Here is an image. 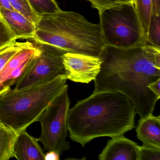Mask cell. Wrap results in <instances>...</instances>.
Here are the masks:
<instances>
[{
	"instance_id": "8fae6325",
	"label": "cell",
	"mask_w": 160,
	"mask_h": 160,
	"mask_svg": "<svg viewBox=\"0 0 160 160\" xmlns=\"http://www.w3.org/2000/svg\"><path fill=\"white\" fill-rule=\"evenodd\" d=\"M0 18L16 40H32L36 29L35 24L15 10L0 8Z\"/></svg>"
},
{
	"instance_id": "d4e9b609",
	"label": "cell",
	"mask_w": 160,
	"mask_h": 160,
	"mask_svg": "<svg viewBox=\"0 0 160 160\" xmlns=\"http://www.w3.org/2000/svg\"><path fill=\"white\" fill-rule=\"evenodd\" d=\"M152 13L157 16H160V0H152Z\"/></svg>"
},
{
	"instance_id": "277c9868",
	"label": "cell",
	"mask_w": 160,
	"mask_h": 160,
	"mask_svg": "<svg viewBox=\"0 0 160 160\" xmlns=\"http://www.w3.org/2000/svg\"><path fill=\"white\" fill-rule=\"evenodd\" d=\"M66 75L53 80L20 89H11L0 96V122L17 133L35 122L62 92Z\"/></svg>"
},
{
	"instance_id": "7a4b0ae2",
	"label": "cell",
	"mask_w": 160,
	"mask_h": 160,
	"mask_svg": "<svg viewBox=\"0 0 160 160\" xmlns=\"http://www.w3.org/2000/svg\"><path fill=\"white\" fill-rule=\"evenodd\" d=\"M135 108L120 92H93L69 109L67 128L71 140L84 147L102 137L123 135L135 127Z\"/></svg>"
},
{
	"instance_id": "e0dca14e",
	"label": "cell",
	"mask_w": 160,
	"mask_h": 160,
	"mask_svg": "<svg viewBox=\"0 0 160 160\" xmlns=\"http://www.w3.org/2000/svg\"><path fill=\"white\" fill-rule=\"evenodd\" d=\"M146 38L149 44L160 48V16L152 13Z\"/></svg>"
},
{
	"instance_id": "ba28073f",
	"label": "cell",
	"mask_w": 160,
	"mask_h": 160,
	"mask_svg": "<svg viewBox=\"0 0 160 160\" xmlns=\"http://www.w3.org/2000/svg\"><path fill=\"white\" fill-rule=\"evenodd\" d=\"M62 61L67 79L86 84L97 77L102 62L100 57L71 52L63 54Z\"/></svg>"
},
{
	"instance_id": "603a6c76",
	"label": "cell",
	"mask_w": 160,
	"mask_h": 160,
	"mask_svg": "<svg viewBox=\"0 0 160 160\" xmlns=\"http://www.w3.org/2000/svg\"><path fill=\"white\" fill-rule=\"evenodd\" d=\"M149 89L158 97L160 98V78L156 81L150 83L148 86Z\"/></svg>"
},
{
	"instance_id": "9c48e42d",
	"label": "cell",
	"mask_w": 160,
	"mask_h": 160,
	"mask_svg": "<svg viewBox=\"0 0 160 160\" xmlns=\"http://www.w3.org/2000/svg\"><path fill=\"white\" fill-rule=\"evenodd\" d=\"M38 48L29 42L25 47L14 55L0 72V96L10 91L28 67Z\"/></svg>"
},
{
	"instance_id": "3957f363",
	"label": "cell",
	"mask_w": 160,
	"mask_h": 160,
	"mask_svg": "<svg viewBox=\"0 0 160 160\" xmlns=\"http://www.w3.org/2000/svg\"><path fill=\"white\" fill-rule=\"evenodd\" d=\"M32 41L68 52L99 57L106 46L99 24L74 12L62 10L42 16L35 24Z\"/></svg>"
},
{
	"instance_id": "9a60e30c",
	"label": "cell",
	"mask_w": 160,
	"mask_h": 160,
	"mask_svg": "<svg viewBox=\"0 0 160 160\" xmlns=\"http://www.w3.org/2000/svg\"><path fill=\"white\" fill-rule=\"evenodd\" d=\"M134 2L146 36L152 14V0H134Z\"/></svg>"
},
{
	"instance_id": "8992f818",
	"label": "cell",
	"mask_w": 160,
	"mask_h": 160,
	"mask_svg": "<svg viewBox=\"0 0 160 160\" xmlns=\"http://www.w3.org/2000/svg\"><path fill=\"white\" fill-rule=\"evenodd\" d=\"M70 105L68 86L66 85L38 118L41 132L38 140L42 144L45 150L56 151L60 155L71 148L70 143L66 141Z\"/></svg>"
},
{
	"instance_id": "2e32d148",
	"label": "cell",
	"mask_w": 160,
	"mask_h": 160,
	"mask_svg": "<svg viewBox=\"0 0 160 160\" xmlns=\"http://www.w3.org/2000/svg\"><path fill=\"white\" fill-rule=\"evenodd\" d=\"M28 1L39 18L61 10L55 0H28Z\"/></svg>"
},
{
	"instance_id": "ac0fdd59",
	"label": "cell",
	"mask_w": 160,
	"mask_h": 160,
	"mask_svg": "<svg viewBox=\"0 0 160 160\" xmlns=\"http://www.w3.org/2000/svg\"><path fill=\"white\" fill-rule=\"evenodd\" d=\"M14 10L25 16L32 22L36 24L39 17L34 13L28 0H9Z\"/></svg>"
},
{
	"instance_id": "4316f807",
	"label": "cell",
	"mask_w": 160,
	"mask_h": 160,
	"mask_svg": "<svg viewBox=\"0 0 160 160\" xmlns=\"http://www.w3.org/2000/svg\"><path fill=\"white\" fill-rule=\"evenodd\" d=\"M119 3H128V2H134L133 0H118Z\"/></svg>"
},
{
	"instance_id": "d6986e66",
	"label": "cell",
	"mask_w": 160,
	"mask_h": 160,
	"mask_svg": "<svg viewBox=\"0 0 160 160\" xmlns=\"http://www.w3.org/2000/svg\"><path fill=\"white\" fill-rule=\"evenodd\" d=\"M28 42V41L25 42H16L12 45L0 50V72L9 60L20 49L25 47Z\"/></svg>"
},
{
	"instance_id": "83f0119b",
	"label": "cell",
	"mask_w": 160,
	"mask_h": 160,
	"mask_svg": "<svg viewBox=\"0 0 160 160\" xmlns=\"http://www.w3.org/2000/svg\"><path fill=\"white\" fill-rule=\"evenodd\" d=\"M133 1H134V0H133Z\"/></svg>"
},
{
	"instance_id": "ffe728a7",
	"label": "cell",
	"mask_w": 160,
	"mask_h": 160,
	"mask_svg": "<svg viewBox=\"0 0 160 160\" xmlns=\"http://www.w3.org/2000/svg\"><path fill=\"white\" fill-rule=\"evenodd\" d=\"M16 41L15 37L0 18V50L12 45Z\"/></svg>"
},
{
	"instance_id": "4fadbf2b",
	"label": "cell",
	"mask_w": 160,
	"mask_h": 160,
	"mask_svg": "<svg viewBox=\"0 0 160 160\" xmlns=\"http://www.w3.org/2000/svg\"><path fill=\"white\" fill-rule=\"evenodd\" d=\"M137 137L143 145L160 149V116L150 114L140 119L136 128Z\"/></svg>"
},
{
	"instance_id": "52a82bcc",
	"label": "cell",
	"mask_w": 160,
	"mask_h": 160,
	"mask_svg": "<svg viewBox=\"0 0 160 160\" xmlns=\"http://www.w3.org/2000/svg\"><path fill=\"white\" fill-rule=\"evenodd\" d=\"M33 43L38 50L29 66L16 83L14 89L42 84L66 75L62 56L68 51L47 44Z\"/></svg>"
},
{
	"instance_id": "5b68a950",
	"label": "cell",
	"mask_w": 160,
	"mask_h": 160,
	"mask_svg": "<svg viewBox=\"0 0 160 160\" xmlns=\"http://www.w3.org/2000/svg\"><path fill=\"white\" fill-rule=\"evenodd\" d=\"M99 14V25L106 45L127 48L147 42L133 2L118 4Z\"/></svg>"
},
{
	"instance_id": "7402d4cb",
	"label": "cell",
	"mask_w": 160,
	"mask_h": 160,
	"mask_svg": "<svg viewBox=\"0 0 160 160\" xmlns=\"http://www.w3.org/2000/svg\"><path fill=\"white\" fill-rule=\"evenodd\" d=\"M91 4V7L97 9L99 13L108 8L118 4V0H88Z\"/></svg>"
},
{
	"instance_id": "6da1fadb",
	"label": "cell",
	"mask_w": 160,
	"mask_h": 160,
	"mask_svg": "<svg viewBox=\"0 0 160 160\" xmlns=\"http://www.w3.org/2000/svg\"><path fill=\"white\" fill-rule=\"evenodd\" d=\"M99 57L102 62L93 92L124 94L140 119L152 114L160 99L148 86L160 78V48L147 42L127 48L106 45Z\"/></svg>"
},
{
	"instance_id": "7c38bea8",
	"label": "cell",
	"mask_w": 160,
	"mask_h": 160,
	"mask_svg": "<svg viewBox=\"0 0 160 160\" xmlns=\"http://www.w3.org/2000/svg\"><path fill=\"white\" fill-rule=\"evenodd\" d=\"M35 138L26 130L18 134L13 147L14 156L18 160H44L45 153Z\"/></svg>"
},
{
	"instance_id": "30bf717a",
	"label": "cell",
	"mask_w": 160,
	"mask_h": 160,
	"mask_svg": "<svg viewBox=\"0 0 160 160\" xmlns=\"http://www.w3.org/2000/svg\"><path fill=\"white\" fill-rule=\"evenodd\" d=\"M138 145L123 135L108 140L98 156L100 160H138Z\"/></svg>"
},
{
	"instance_id": "5bb4252c",
	"label": "cell",
	"mask_w": 160,
	"mask_h": 160,
	"mask_svg": "<svg viewBox=\"0 0 160 160\" xmlns=\"http://www.w3.org/2000/svg\"><path fill=\"white\" fill-rule=\"evenodd\" d=\"M18 134L0 122V160H9L14 157L13 147Z\"/></svg>"
},
{
	"instance_id": "484cf974",
	"label": "cell",
	"mask_w": 160,
	"mask_h": 160,
	"mask_svg": "<svg viewBox=\"0 0 160 160\" xmlns=\"http://www.w3.org/2000/svg\"><path fill=\"white\" fill-rule=\"evenodd\" d=\"M0 8L14 10L10 4L9 0H0Z\"/></svg>"
},
{
	"instance_id": "44dd1931",
	"label": "cell",
	"mask_w": 160,
	"mask_h": 160,
	"mask_svg": "<svg viewBox=\"0 0 160 160\" xmlns=\"http://www.w3.org/2000/svg\"><path fill=\"white\" fill-rule=\"evenodd\" d=\"M138 160H160V149L138 146Z\"/></svg>"
},
{
	"instance_id": "cb8c5ba5",
	"label": "cell",
	"mask_w": 160,
	"mask_h": 160,
	"mask_svg": "<svg viewBox=\"0 0 160 160\" xmlns=\"http://www.w3.org/2000/svg\"><path fill=\"white\" fill-rule=\"evenodd\" d=\"M60 154L56 151H48L45 153L44 160H59Z\"/></svg>"
}]
</instances>
